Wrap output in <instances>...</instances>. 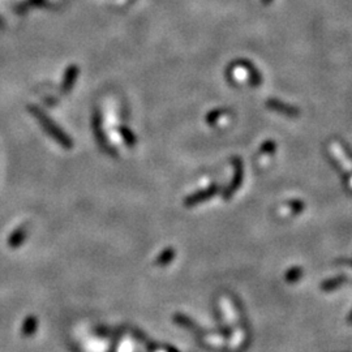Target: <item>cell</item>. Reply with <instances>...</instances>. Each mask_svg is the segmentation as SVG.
I'll list each match as a JSON object with an SVG mask.
<instances>
[{"label":"cell","instance_id":"cell-3","mask_svg":"<svg viewBox=\"0 0 352 352\" xmlns=\"http://www.w3.org/2000/svg\"><path fill=\"white\" fill-rule=\"evenodd\" d=\"M27 235H28V230L25 226H21V227L16 228V230L13 231V233H12V235L8 238V245L11 248L20 247V245L25 242Z\"/></svg>","mask_w":352,"mask_h":352},{"label":"cell","instance_id":"cell-2","mask_svg":"<svg viewBox=\"0 0 352 352\" xmlns=\"http://www.w3.org/2000/svg\"><path fill=\"white\" fill-rule=\"evenodd\" d=\"M77 77H79V68L77 65H69L65 71L64 79L61 82V91L63 93H69L72 90V87L75 86V82H76Z\"/></svg>","mask_w":352,"mask_h":352},{"label":"cell","instance_id":"cell-1","mask_svg":"<svg viewBox=\"0 0 352 352\" xmlns=\"http://www.w3.org/2000/svg\"><path fill=\"white\" fill-rule=\"evenodd\" d=\"M29 111L30 114H33V116L37 119V122L41 124V127L44 129V132H46L49 136L53 137L59 145H61L65 149L72 148L73 143L72 140H71V137L68 136L64 131H61V129L59 128V125L50 119L41 108H38L37 106H29Z\"/></svg>","mask_w":352,"mask_h":352},{"label":"cell","instance_id":"cell-4","mask_svg":"<svg viewBox=\"0 0 352 352\" xmlns=\"http://www.w3.org/2000/svg\"><path fill=\"white\" fill-rule=\"evenodd\" d=\"M94 131H96V136H97V141H98V144L101 146H105V148H107V144H106V140L103 138V133L102 131H101V124H99V119L98 116L96 118V122H94Z\"/></svg>","mask_w":352,"mask_h":352},{"label":"cell","instance_id":"cell-5","mask_svg":"<svg viewBox=\"0 0 352 352\" xmlns=\"http://www.w3.org/2000/svg\"><path fill=\"white\" fill-rule=\"evenodd\" d=\"M223 301L226 304H223V311H224V314H226V317L228 318V321L230 322H235V312H233V309H232V307H231V303H228L227 300L226 299H223Z\"/></svg>","mask_w":352,"mask_h":352},{"label":"cell","instance_id":"cell-6","mask_svg":"<svg viewBox=\"0 0 352 352\" xmlns=\"http://www.w3.org/2000/svg\"><path fill=\"white\" fill-rule=\"evenodd\" d=\"M120 132H122V134H123V137H124V141L128 145H133L134 144V137H133V134L131 133V132L128 131V129H125V128H122L120 129Z\"/></svg>","mask_w":352,"mask_h":352}]
</instances>
